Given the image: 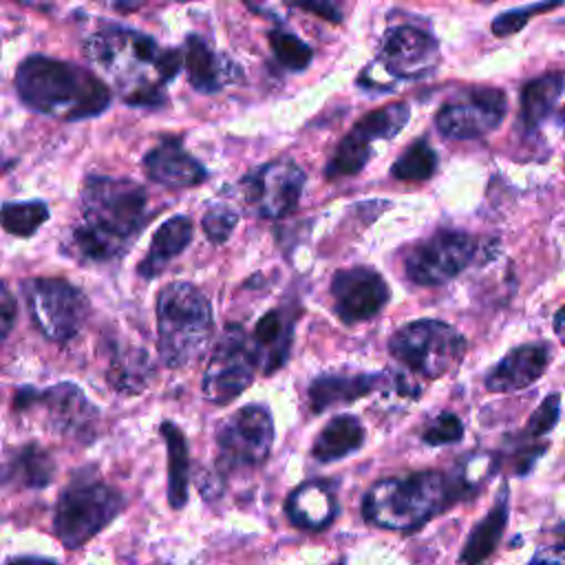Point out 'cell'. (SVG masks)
I'll return each instance as SVG.
<instances>
[{"label":"cell","mask_w":565,"mask_h":565,"mask_svg":"<svg viewBox=\"0 0 565 565\" xmlns=\"http://www.w3.org/2000/svg\"><path fill=\"white\" fill-rule=\"evenodd\" d=\"M49 218V207L42 201L4 203L0 210V225L15 236H31Z\"/></svg>","instance_id":"31"},{"label":"cell","mask_w":565,"mask_h":565,"mask_svg":"<svg viewBox=\"0 0 565 565\" xmlns=\"http://www.w3.org/2000/svg\"><path fill=\"white\" fill-rule=\"evenodd\" d=\"M15 86L26 106L57 119L93 117L110 102V90L97 75L42 55L18 66Z\"/></svg>","instance_id":"3"},{"label":"cell","mask_w":565,"mask_h":565,"mask_svg":"<svg viewBox=\"0 0 565 565\" xmlns=\"http://www.w3.org/2000/svg\"><path fill=\"white\" fill-rule=\"evenodd\" d=\"M269 44H271L276 60L291 71H302L311 62V49L289 31L274 29L269 33Z\"/></svg>","instance_id":"34"},{"label":"cell","mask_w":565,"mask_h":565,"mask_svg":"<svg viewBox=\"0 0 565 565\" xmlns=\"http://www.w3.org/2000/svg\"><path fill=\"white\" fill-rule=\"evenodd\" d=\"M15 298L9 291V287L0 280V340H4L15 322Z\"/></svg>","instance_id":"39"},{"label":"cell","mask_w":565,"mask_h":565,"mask_svg":"<svg viewBox=\"0 0 565 565\" xmlns=\"http://www.w3.org/2000/svg\"><path fill=\"white\" fill-rule=\"evenodd\" d=\"M159 353L168 366H183L201 355L212 333L205 296L190 282H170L157 298Z\"/></svg>","instance_id":"5"},{"label":"cell","mask_w":565,"mask_h":565,"mask_svg":"<svg viewBox=\"0 0 565 565\" xmlns=\"http://www.w3.org/2000/svg\"><path fill=\"white\" fill-rule=\"evenodd\" d=\"M554 331H556L558 340L565 344V307H561L554 316Z\"/></svg>","instance_id":"41"},{"label":"cell","mask_w":565,"mask_h":565,"mask_svg":"<svg viewBox=\"0 0 565 565\" xmlns=\"http://www.w3.org/2000/svg\"><path fill=\"white\" fill-rule=\"evenodd\" d=\"M148 177L168 188H190L205 179V168L181 148L179 141H163L143 159Z\"/></svg>","instance_id":"19"},{"label":"cell","mask_w":565,"mask_h":565,"mask_svg":"<svg viewBox=\"0 0 565 565\" xmlns=\"http://www.w3.org/2000/svg\"><path fill=\"white\" fill-rule=\"evenodd\" d=\"M287 516L305 530H322L335 516V499L327 483L309 481L298 486L287 499Z\"/></svg>","instance_id":"21"},{"label":"cell","mask_w":565,"mask_h":565,"mask_svg":"<svg viewBox=\"0 0 565 565\" xmlns=\"http://www.w3.org/2000/svg\"><path fill=\"white\" fill-rule=\"evenodd\" d=\"M7 565H55L51 561H44V558H31V556H22V558H13L9 561Z\"/></svg>","instance_id":"42"},{"label":"cell","mask_w":565,"mask_h":565,"mask_svg":"<svg viewBox=\"0 0 565 565\" xmlns=\"http://www.w3.org/2000/svg\"><path fill=\"white\" fill-rule=\"evenodd\" d=\"M563 90H565V73L561 71H554L527 82L521 93L523 121L536 128L552 113Z\"/></svg>","instance_id":"27"},{"label":"cell","mask_w":565,"mask_h":565,"mask_svg":"<svg viewBox=\"0 0 565 565\" xmlns=\"http://www.w3.org/2000/svg\"><path fill=\"white\" fill-rule=\"evenodd\" d=\"M505 115V95L499 88H475L437 113V128L450 139H477L492 132Z\"/></svg>","instance_id":"13"},{"label":"cell","mask_w":565,"mask_h":565,"mask_svg":"<svg viewBox=\"0 0 565 565\" xmlns=\"http://www.w3.org/2000/svg\"><path fill=\"white\" fill-rule=\"evenodd\" d=\"M121 510V497L110 486L93 481H73L57 501L53 530L66 547H79L106 527Z\"/></svg>","instance_id":"7"},{"label":"cell","mask_w":565,"mask_h":565,"mask_svg":"<svg viewBox=\"0 0 565 565\" xmlns=\"http://www.w3.org/2000/svg\"><path fill=\"white\" fill-rule=\"evenodd\" d=\"M364 441V428L353 415H335L327 422L313 441V457L318 461H335L355 452Z\"/></svg>","instance_id":"25"},{"label":"cell","mask_w":565,"mask_h":565,"mask_svg":"<svg viewBox=\"0 0 565 565\" xmlns=\"http://www.w3.org/2000/svg\"><path fill=\"white\" fill-rule=\"evenodd\" d=\"M558 415H561V397L558 393H552L550 397H545L539 408L532 413L530 422L525 424L523 433L530 435V437H536V435H545L550 433L556 422H558Z\"/></svg>","instance_id":"38"},{"label":"cell","mask_w":565,"mask_h":565,"mask_svg":"<svg viewBox=\"0 0 565 565\" xmlns=\"http://www.w3.org/2000/svg\"><path fill=\"white\" fill-rule=\"evenodd\" d=\"M550 364L545 344H521L512 349L486 377V386L494 393H510L536 382Z\"/></svg>","instance_id":"18"},{"label":"cell","mask_w":565,"mask_h":565,"mask_svg":"<svg viewBox=\"0 0 565 565\" xmlns=\"http://www.w3.org/2000/svg\"><path fill=\"white\" fill-rule=\"evenodd\" d=\"M183 2H192V0H183Z\"/></svg>","instance_id":"43"},{"label":"cell","mask_w":565,"mask_h":565,"mask_svg":"<svg viewBox=\"0 0 565 565\" xmlns=\"http://www.w3.org/2000/svg\"><path fill=\"white\" fill-rule=\"evenodd\" d=\"M55 472V463L46 450L35 444L11 452L2 468V481L24 488H44Z\"/></svg>","instance_id":"26"},{"label":"cell","mask_w":565,"mask_h":565,"mask_svg":"<svg viewBox=\"0 0 565 565\" xmlns=\"http://www.w3.org/2000/svg\"><path fill=\"white\" fill-rule=\"evenodd\" d=\"M565 0H539L534 4H525V7H519V9H510V11H503L499 13L494 20H492V33L499 35V38H505V35H512L516 31H521L527 20L536 13H545L558 4H563Z\"/></svg>","instance_id":"35"},{"label":"cell","mask_w":565,"mask_h":565,"mask_svg":"<svg viewBox=\"0 0 565 565\" xmlns=\"http://www.w3.org/2000/svg\"><path fill=\"white\" fill-rule=\"evenodd\" d=\"M369 157H371V146L364 143L362 139H358L353 132H349V135L340 141V146H338L333 159L329 161V166H327V177L333 179V177H349V174H355V172H360V170L366 166Z\"/></svg>","instance_id":"32"},{"label":"cell","mask_w":565,"mask_h":565,"mask_svg":"<svg viewBox=\"0 0 565 565\" xmlns=\"http://www.w3.org/2000/svg\"><path fill=\"white\" fill-rule=\"evenodd\" d=\"M477 243L466 232L441 230L411 249L404 260V271L411 282L437 287L452 280L475 258Z\"/></svg>","instance_id":"10"},{"label":"cell","mask_w":565,"mask_h":565,"mask_svg":"<svg viewBox=\"0 0 565 565\" xmlns=\"http://www.w3.org/2000/svg\"><path fill=\"white\" fill-rule=\"evenodd\" d=\"M468 486L437 470L375 483L362 503L364 516L388 530H413L463 497Z\"/></svg>","instance_id":"4"},{"label":"cell","mask_w":565,"mask_h":565,"mask_svg":"<svg viewBox=\"0 0 565 565\" xmlns=\"http://www.w3.org/2000/svg\"><path fill=\"white\" fill-rule=\"evenodd\" d=\"M294 322L296 311L289 307L271 309L267 311L252 333V347L258 360V366L265 375L280 369L291 351V338H294Z\"/></svg>","instance_id":"17"},{"label":"cell","mask_w":565,"mask_h":565,"mask_svg":"<svg viewBox=\"0 0 565 565\" xmlns=\"http://www.w3.org/2000/svg\"><path fill=\"white\" fill-rule=\"evenodd\" d=\"M380 382V375H320L309 386L311 408L324 411L338 402H353L366 393H371Z\"/></svg>","instance_id":"23"},{"label":"cell","mask_w":565,"mask_h":565,"mask_svg":"<svg viewBox=\"0 0 565 565\" xmlns=\"http://www.w3.org/2000/svg\"><path fill=\"white\" fill-rule=\"evenodd\" d=\"M104 7L113 9V11H119V13H128V11H135L139 9L146 0H99Z\"/></svg>","instance_id":"40"},{"label":"cell","mask_w":565,"mask_h":565,"mask_svg":"<svg viewBox=\"0 0 565 565\" xmlns=\"http://www.w3.org/2000/svg\"><path fill=\"white\" fill-rule=\"evenodd\" d=\"M24 298L42 333L55 342L71 340L88 318L86 296L62 278H31Z\"/></svg>","instance_id":"8"},{"label":"cell","mask_w":565,"mask_h":565,"mask_svg":"<svg viewBox=\"0 0 565 565\" xmlns=\"http://www.w3.org/2000/svg\"><path fill=\"white\" fill-rule=\"evenodd\" d=\"M238 221V214L227 205H212L203 214V230L212 243H223L230 238L234 225Z\"/></svg>","instance_id":"36"},{"label":"cell","mask_w":565,"mask_h":565,"mask_svg":"<svg viewBox=\"0 0 565 565\" xmlns=\"http://www.w3.org/2000/svg\"><path fill=\"white\" fill-rule=\"evenodd\" d=\"M42 408L49 422L62 433H90L97 419V411L88 404L84 393L75 384H57L46 391L22 388L15 395V408Z\"/></svg>","instance_id":"15"},{"label":"cell","mask_w":565,"mask_h":565,"mask_svg":"<svg viewBox=\"0 0 565 565\" xmlns=\"http://www.w3.org/2000/svg\"><path fill=\"white\" fill-rule=\"evenodd\" d=\"M245 2L252 11L269 18H278V20H282V13L287 9H305L331 22L340 20V11L329 0H245Z\"/></svg>","instance_id":"33"},{"label":"cell","mask_w":565,"mask_h":565,"mask_svg":"<svg viewBox=\"0 0 565 565\" xmlns=\"http://www.w3.org/2000/svg\"><path fill=\"white\" fill-rule=\"evenodd\" d=\"M218 466H256L260 463L274 444V422L267 408L249 404L230 415L218 428Z\"/></svg>","instance_id":"11"},{"label":"cell","mask_w":565,"mask_h":565,"mask_svg":"<svg viewBox=\"0 0 565 565\" xmlns=\"http://www.w3.org/2000/svg\"><path fill=\"white\" fill-rule=\"evenodd\" d=\"M463 435V424L455 413H441L426 430L424 441L428 446H446L459 441Z\"/></svg>","instance_id":"37"},{"label":"cell","mask_w":565,"mask_h":565,"mask_svg":"<svg viewBox=\"0 0 565 565\" xmlns=\"http://www.w3.org/2000/svg\"><path fill=\"white\" fill-rule=\"evenodd\" d=\"M258 366L252 338L238 324H230L214 347L203 373V395L214 404L238 397L254 380Z\"/></svg>","instance_id":"9"},{"label":"cell","mask_w":565,"mask_h":565,"mask_svg":"<svg viewBox=\"0 0 565 565\" xmlns=\"http://www.w3.org/2000/svg\"><path fill=\"white\" fill-rule=\"evenodd\" d=\"M305 172L287 159L260 166L243 181L249 205L265 218H280L289 214L302 192Z\"/></svg>","instance_id":"12"},{"label":"cell","mask_w":565,"mask_h":565,"mask_svg":"<svg viewBox=\"0 0 565 565\" xmlns=\"http://www.w3.org/2000/svg\"><path fill=\"white\" fill-rule=\"evenodd\" d=\"M388 351L411 371L435 380L461 362L466 340L448 322L426 318L397 329L388 340Z\"/></svg>","instance_id":"6"},{"label":"cell","mask_w":565,"mask_h":565,"mask_svg":"<svg viewBox=\"0 0 565 565\" xmlns=\"http://www.w3.org/2000/svg\"><path fill=\"white\" fill-rule=\"evenodd\" d=\"M146 223V192L128 179L88 177L82 190V221L73 227L68 252L102 263L121 256Z\"/></svg>","instance_id":"1"},{"label":"cell","mask_w":565,"mask_h":565,"mask_svg":"<svg viewBox=\"0 0 565 565\" xmlns=\"http://www.w3.org/2000/svg\"><path fill=\"white\" fill-rule=\"evenodd\" d=\"M161 437L168 448V501L179 510L188 501V444L172 422L161 424Z\"/></svg>","instance_id":"28"},{"label":"cell","mask_w":565,"mask_h":565,"mask_svg":"<svg viewBox=\"0 0 565 565\" xmlns=\"http://www.w3.org/2000/svg\"><path fill=\"white\" fill-rule=\"evenodd\" d=\"M192 238V221L188 216H172L168 218L152 236L150 249L139 263L137 271L143 278H154L163 271V267L185 249Z\"/></svg>","instance_id":"22"},{"label":"cell","mask_w":565,"mask_h":565,"mask_svg":"<svg viewBox=\"0 0 565 565\" xmlns=\"http://www.w3.org/2000/svg\"><path fill=\"white\" fill-rule=\"evenodd\" d=\"M411 117V108L408 104H391L384 106L380 110H373L369 115H364L355 126H353V135L358 139H362L364 143L371 146V141L375 139H391L395 137L408 121Z\"/></svg>","instance_id":"29"},{"label":"cell","mask_w":565,"mask_h":565,"mask_svg":"<svg viewBox=\"0 0 565 565\" xmlns=\"http://www.w3.org/2000/svg\"><path fill=\"white\" fill-rule=\"evenodd\" d=\"M183 64L188 79L196 90L212 93L236 79V66L210 49V44L199 35H188L183 46Z\"/></svg>","instance_id":"20"},{"label":"cell","mask_w":565,"mask_h":565,"mask_svg":"<svg viewBox=\"0 0 565 565\" xmlns=\"http://www.w3.org/2000/svg\"><path fill=\"white\" fill-rule=\"evenodd\" d=\"M437 168V154L428 146L426 139H417L413 146H408L399 159L393 163L391 174L402 181H424L430 179Z\"/></svg>","instance_id":"30"},{"label":"cell","mask_w":565,"mask_h":565,"mask_svg":"<svg viewBox=\"0 0 565 565\" xmlns=\"http://www.w3.org/2000/svg\"><path fill=\"white\" fill-rule=\"evenodd\" d=\"M335 313L342 322L355 324L373 318L391 298L384 278L371 267L342 269L331 280Z\"/></svg>","instance_id":"14"},{"label":"cell","mask_w":565,"mask_h":565,"mask_svg":"<svg viewBox=\"0 0 565 565\" xmlns=\"http://www.w3.org/2000/svg\"><path fill=\"white\" fill-rule=\"evenodd\" d=\"M437 62V42L415 26H393L382 42V64L397 77H419Z\"/></svg>","instance_id":"16"},{"label":"cell","mask_w":565,"mask_h":565,"mask_svg":"<svg viewBox=\"0 0 565 565\" xmlns=\"http://www.w3.org/2000/svg\"><path fill=\"white\" fill-rule=\"evenodd\" d=\"M505 523H508V488L503 486L494 508L483 516V521L479 525L472 527L463 550L459 552V561L463 565H477V563L486 561L492 554V550L497 547L499 539L503 536Z\"/></svg>","instance_id":"24"},{"label":"cell","mask_w":565,"mask_h":565,"mask_svg":"<svg viewBox=\"0 0 565 565\" xmlns=\"http://www.w3.org/2000/svg\"><path fill=\"white\" fill-rule=\"evenodd\" d=\"M88 60L104 68L130 104H159L161 84L172 79L183 64L177 51H161L143 33L128 29H106L86 42Z\"/></svg>","instance_id":"2"}]
</instances>
